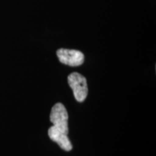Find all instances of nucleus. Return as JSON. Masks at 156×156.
Masks as SVG:
<instances>
[{"label": "nucleus", "instance_id": "1", "mask_svg": "<svg viewBox=\"0 0 156 156\" xmlns=\"http://www.w3.org/2000/svg\"><path fill=\"white\" fill-rule=\"evenodd\" d=\"M68 84L73 90L74 96L78 102H83L86 98L87 88L86 78L78 73H73L68 76Z\"/></svg>", "mask_w": 156, "mask_h": 156}, {"label": "nucleus", "instance_id": "2", "mask_svg": "<svg viewBox=\"0 0 156 156\" xmlns=\"http://www.w3.org/2000/svg\"><path fill=\"white\" fill-rule=\"evenodd\" d=\"M50 121L54 126L62 132L67 134L69 133L68 129V114L65 106L61 103H56L52 107L50 114Z\"/></svg>", "mask_w": 156, "mask_h": 156}, {"label": "nucleus", "instance_id": "3", "mask_svg": "<svg viewBox=\"0 0 156 156\" xmlns=\"http://www.w3.org/2000/svg\"><path fill=\"white\" fill-rule=\"evenodd\" d=\"M56 55L61 63L71 67L81 65L85 60L84 54L77 50L60 48L56 51Z\"/></svg>", "mask_w": 156, "mask_h": 156}, {"label": "nucleus", "instance_id": "4", "mask_svg": "<svg viewBox=\"0 0 156 156\" xmlns=\"http://www.w3.org/2000/svg\"><path fill=\"white\" fill-rule=\"evenodd\" d=\"M48 136L52 141L56 142L62 150L65 151H70L73 149V145L67 134L62 133L55 126H51L48 130Z\"/></svg>", "mask_w": 156, "mask_h": 156}]
</instances>
